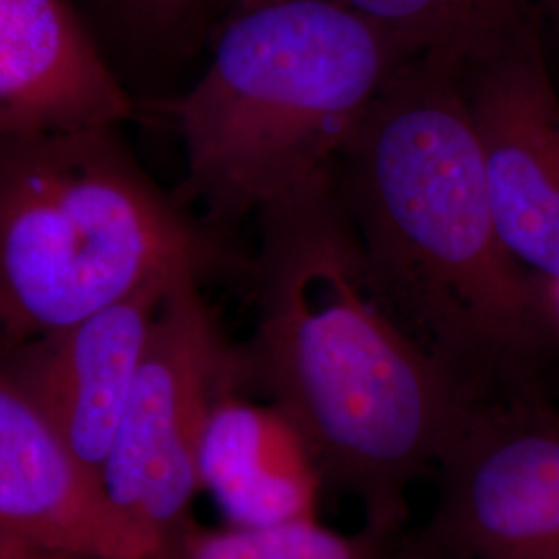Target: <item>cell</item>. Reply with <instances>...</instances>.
<instances>
[{
  "mask_svg": "<svg viewBox=\"0 0 559 559\" xmlns=\"http://www.w3.org/2000/svg\"><path fill=\"white\" fill-rule=\"evenodd\" d=\"M436 475L431 516L399 559H559V413L545 396L477 408Z\"/></svg>",
  "mask_w": 559,
  "mask_h": 559,
  "instance_id": "6",
  "label": "cell"
},
{
  "mask_svg": "<svg viewBox=\"0 0 559 559\" xmlns=\"http://www.w3.org/2000/svg\"><path fill=\"white\" fill-rule=\"evenodd\" d=\"M73 0H0V141L138 117Z\"/></svg>",
  "mask_w": 559,
  "mask_h": 559,
  "instance_id": "9",
  "label": "cell"
},
{
  "mask_svg": "<svg viewBox=\"0 0 559 559\" xmlns=\"http://www.w3.org/2000/svg\"><path fill=\"white\" fill-rule=\"evenodd\" d=\"M0 559H64L59 556H50V554H44L38 549H29V547H23L20 543H13V540L2 539L0 537Z\"/></svg>",
  "mask_w": 559,
  "mask_h": 559,
  "instance_id": "15",
  "label": "cell"
},
{
  "mask_svg": "<svg viewBox=\"0 0 559 559\" xmlns=\"http://www.w3.org/2000/svg\"><path fill=\"white\" fill-rule=\"evenodd\" d=\"M112 38L104 55L129 92L147 64L191 57L214 21L212 0H94Z\"/></svg>",
  "mask_w": 559,
  "mask_h": 559,
  "instance_id": "14",
  "label": "cell"
},
{
  "mask_svg": "<svg viewBox=\"0 0 559 559\" xmlns=\"http://www.w3.org/2000/svg\"><path fill=\"white\" fill-rule=\"evenodd\" d=\"M547 11L551 13V17L556 21V27L559 32V0H547Z\"/></svg>",
  "mask_w": 559,
  "mask_h": 559,
  "instance_id": "18",
  "label": "cell"
},
{
  "mask_svg": "<svg viewBox=\"0 0 559 559\" xmlns=\"http://www.w3.org/2000/svg\"><path fill=\"white\" fill-rule=\"evenodd\" d=\"M0 537L64 559H152L2 367Z\"/></svg>",
  "mask_w": 559,
  "mask_h": 559,
  "instance_id": "10",
  "label": "cell"
},
{
  "mask_svg": "<svg viewBox=\"0 0 559 559\" xmlns=\"http://www.w3.org/2000/svg\"><path fill=\"white\" fill-rule=\"evenodd\" d=\"M175 282L143 286L78 323L0 346L4 373L100 485L152 325Z\"/></svg>",
  "mask_w": 559,
  "mask_h": 559,
  "instance_id": "8",
  "label": "cell"
},
{
  "mask_svg": "<svg viewBox=\"0 0 559 559\" xmlns=\"http://www.w3.org/2000/svg\"><path fill=\"white\" fill-rule=\"evenodd\" d=\"M501 239L537 278H559V94L540 23L459 75Z\"/></svg>",
  "mask_w": 559,
  "mask_h": 559,
  "instance_id": "7",
  "label": "cell"
},
{
  "mask_svg": "<svg viewBox=\"0 0 559 559\" xmlns=\"http://www.w3.org/2000/svg\"><path fill=\"white\" fill-rule=\"evenodd\" d=\"M258 218L260 318L239 350L240 390H263L299 429L325 487L394 537L411 487L480 406L371 295L334 175Z\"/></svg>",
  "mask_w": 559,
  "mask_h": 559,
  "instance_id": "2",
  "label": "cell"
},
{
  "mask_svg": "<svg viewBox=\"0 0 559 559\" xmlns=\"http://www.w3.org/2000/svg\"><path fill=\"white\" fill-rule=\"evenodd\" d=\"M237 0H212V7H214V21L222 17Z\"/></svg>",
  "mask_w": 559,
  "mask_h": 559,
  "instance_id": "17",
  "label": "cell"
},
{
  "mask_svg": "<svg viewBox=\"0 0 559 559\" xmlns=\"http://www.w3.org/2000/svg\"><path fill=\"white\" fill-rule=\"evenodd\" d=\"M543 293H545V300H547V309H549V316L551 321L556 325V332L559 336V278L543 280Z\"/></svg>",
  "mask_w": 559,
  "mask_h": 559,
  "instance_id": "16",
  "label": "cell"
},
{
  "mask_svg": "<svg viewBox=\"0 0 559 559\" xmlns=\"http://www.w3.org/2000/svg\"><path fill=\"white\" fill-rule=\"evenodd\" d=\"M371 295L479 406L543 396L559 342L498 230L456 71L404 60L334 168Z\"/></svg>",
  "mask_w": 559,
  "mask_h": 559,
  "instance_id": "1",
  "label": "cell"
},
{
  "mask_svg": "<svg viewBox=\"0 0 559 559\" xmlns=\"http://www.w3.org/2000/svg\"><path fill=\"white\" fill-rule=\"evenodd\" d=\"M373 23L404 59H427L456 73L539 25L533 0H336Z\"/></svg>",
  "mask_w": 559,
  "mask_h": 559,
  "instance_id": "12",
  "label": "cell"
},
{
  "mask_svg": "<svg viewBox=\"0 0 559 559\" xmlns=\"http://www.w3.org/2000/svg\"><path fill=\"white\" fill-rule=\"evenodd\" d=\"M390 540L369 526L340 533L320 519L272 528H207L191 520L156 559H390Z\"/></svg>",
  "mask_w": 559,
  "mask_h": 559,
  "instance_id": "13",
  "label": "cell"
},
{
  "mask_svg": "<svg viewBox=\"0 0 559 559\" xmlns=\"http://www.w3.org/2000/svg\"><path fill=\"white\" fill-rule=\"evenodd\" d=\"M404 60L336 0H237L200 78L150 108L182 141L180 201L221 235L330 177Z\"/></svg>",
  "mask_w": 559,
  "mask_h": 559,
  "instance_id": "3",
  "label": "cell"
},
{
  "mask_svg": "<svg viewBox=\"0 0 559 559\" xmlns=\"http://www.w3.org/2000/svg\"><path fill=\"white\" fill-rule=\"evenodd\" d=\"M200 284L182 276L162 300L102 475L110 506L152 559L193 520L205 419L224 390L240 388L239 350Z\"/></svg>",
  "mask_w": 559,
  "mask_h": 559,
  "instance_id": "5",
  "label": "cell"
},
{
  "mask_svg": "<svg viewBox=\"0 0 559 559\" xmlns=\"http://www.w3.org/2000/svg\"><path fill=\"white\" fill-rule=\"evenodd\" d=\"M200 485L239 528L320 519L325 489L295 423L274 402L242 396L239 385L224 390L205 419Z\"/></svg>",
  "mask_w": 559,
  "mask_h": 559,
  "instance_id": "11",
  "label": "cell"
},
{
  "mask_svg": "<svg viewBox=\"0 0 559 559\" xmlns=\"http://www.w3.org/2000/svg\"><path fill=\"white\" fill-rule=\"evenodd\" d=\"M230 258L143 173L119 127L0 141V346Z\"/></svg>",
  "mask_w": 559,
  "mask_h": 559,
  "instance_id": "4",
  "label": "cell"
}]
</instances>
